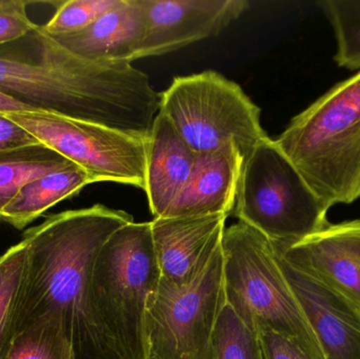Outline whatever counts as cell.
Segmentation results:
<instances>
[{"label": "cell", "instance_id": "24", "mask_svg": "<svg viewBox=\"0 0 360 359\" xmlns=\"http://www.w3.org/2000/svg\"><path fill=\"white\" fill-rule=\"evenodd\" d=\"M25 0H0V46L22 39L38 27L27 14Z\"/></svg>", "mask_w": 360, "mask_h": 359}, {"label": "cell", "instance_id": "3", "mask_svg": "<svg viewBox=\"0 0 360 359\" xmlns=\"http://www.w3.org/2000/svg\"><path fill=\"white\" fill-rule=\"evenodd\" d=\"M275 143L329 210L360 200V72L295 116Z\"/></svg>", "mask_w": 360, "mask_h": 359}, {"label": "cell", "instance_id": "23", "mask_svg": "<svg viewBox=\"0 0 360 359\" xmlns=\"http://www.w3.org/2000/svg\"><path fill=\"white\" fill-rule=\"evenodd\" d=\"M120 0H68L59 1L52 18L42 25L52 36L71 35L90 27Z\"/></svg>", "mask_w": 360, "mask_h": 359}, {"label": "cell", "instance_id": "26", "mask_svg": "<svg viewBox=\"0 0 360 359\" xmlns=\"http://www.w3.org/2000/svg\"><path fill=\"white\" fill-rule=\"evenodd\" d=\"M33 143L39 141L6 116L0 115V151Z\"/></svg>", "mask_w": 360, "mask_h": 359}, {"label": "cell", "instance_id": "16", "mask_svg": "<svg viewBox=\"0 0 360 359\" xmlns=\"http://www.w3.org/2000/svg\"><path fill=\"white\" fill-rule=\"evenodd\" d=\"M168 117L158 112L148 137L146 192L154 218H162L186 187L197 158Z\"/></svg>", "mask_w": 360, "mask_h": 359}, {"label": "cell", "instance_id": "11", "mask_svg": "<svg viewBox=\"0 0 360 359\" xmlns=\"http://www.w3.org/2000/svg\"><path fill=\"white\" fill-rule=\"evenodd\" d=\"M147 32L137 59L162 56L218 35L249 8L247 0H143Z\"/></svg>", "mask_w": 360, "mask_h": 359}, {"label": "cell", "instance_id": "19", "mask_svg": "<svg viewBox=\"0 0 360 359\" xmlns=\"http://www.w3.org/2000/svg\"><path fill=\"white\" fill-rule=\"evenodd\" d=\"M27 265L25 240L0 255V359H6L17 333Z\"/></svg>", "mask_w": 360, "mask_h": 359}, {"label": "cell", "instance_id": "6", "mask_svg": "<svg viewBox=\"0 0 360 359\" xmlns=\"http://www.w3.org/2000/svg\"><path fill=\"white\" fill-rule=\"evenodd\" d=\"M233 212L272 244H292L330 225L329 209L268 135L245 159Z\"/></svg>", "mask_w": 360, "mask_h": 359}, {"label": "cell", "instance_id": "27", "mask_svg": "<svg viewBox=\"0 0 360 359\" xmlns=\"http://www.w3.org/2000/svg\"><path fill=\"white\" fill-rule=\"evenodd\" d=\"M23 111H36V110L0 91V115Z\"/></svg>", "mask_w": 360, "mask_h": 359}, {"label": "cell", "instance_id": "21", "mask_svg": "<svg viewBox=\"0 0 360 359\" xmlns=\"http://www.w3.org/2000/svg\"><path fill=\"white\" fill-rule=\"evenodd\" d=\"M317 4L335 34V63L348 70L359 69L360 0H319Z\"/></svg>", "mask_w": 360, "mask_h": 359}, {"label": "cell", "instance_id": "12", "mask_svg": "<svg viewBox=\"0 0 360 359\" xmlns=\"http://www.w3.org/2000/svg\"><path fill=\"white\" fill-rule=\"evenodd\" d=\"M228 216L154 218L152 240L160 282L173 288L192 284L221 246Z\"/></svg>", "mask_w": 360, "mask_h": 359}, {"label": "cell", "instance_id": "1", "mask_svg": "<svg viewBox=\"0 0 360 359\" xmlns=\"http://www.w3.org/2000/svg\"><path fill=\"white\" fill-rule=\"evenodd\" d=\"M0 91L36 111L51 112L149 136L160 96L132 63L82 58L42 25L0 46Z\"/></svg>", "mask_w": 360, "mask_h": 359}, {"label": "cell", "instance_id": "7", "mask_svg": "<svg viewBox=\"0 0 360 359\" xmlns=\"http://www.w3.org/2000/svg\"><path fill=\"white\" fill-rule=\"evenodd\" d=\"M160 96V112L196 153L235 143L245 159L266 136L259 107L239 84L218 72L179 76Z\"/></svg>", "mask_w": 360, "mask_h": 359}, {"label": "cell", "instance_id": "22", "mask_svg": "<svg viewBox=\"0 0 360 359\" xmlns=\"http://www.w3.org/2000/svg\"><path fill=\"white\" fill-rule=\"evenodd\" d=\"M213 359H264L259 334L224 305L216 325Z\"/></svg>", "mask_w": 360, "mask_h": 359}, {"label": "cell", "instance_id": "18", "mask_svg": "<svg viewBox=\"0 0 360 359\" xmlns=\"http://www.w3.org/2000/svg\"><path fill=\"white\" fill-rule=\"evenodd\" d=\"M73 162L44 143L21 145L0 151V218L19 190L49 173Z\"/></svg>", "mask_w": 360, "mask_h": 359}, {"label": "cell", "instance_id": "15", "mask_svg": "<svg viewBox=\"0 0 360 359\" xmlns=\"http://www.w3.org/2000/svg\"><path fill=\"white\" fill-rule=\"evenodd\" d=\"M146 32L143 0H120L86 29L54 38L70 52L89 60L132 63L137 60Z\"/></svg>", "mask_w": 360, "mask_h": 359}, {"label": "cell", "instance_id": "8", "mask_svg": "<svg viewBox=\"0 0 360 359\" xmlns=\"http://www.w3.org/2000/svg\"><path fill=\"white\" fill-rule=\"evenodd\" d=\"M2 116L82 169L91 183L112 181L145 190L149 136L46 111Z\"/></svg>", "mask_w": 360, "mask_h": 359}, {"label": "cell", "instance_id": "10", "mask_svg": "<svg viewBox=\"0 0 360 359\" xmlns=\"http://www.w3.org/2000/svg\"><path fill=\"white\" fill-rule=\"evenodd\" d=\"M304 275L360 307V219L331 225L292 244H272Z\"/></svg>", "mask_w": 360, "mask_h": 359}, {"label": "cell", "instance_id": "17", "mask_svg": "<svg viewBox=\"0 0 360 359\" xmlns=\"http://www.w3.org/2000/svg\"><path fill=\"white\" fill-rule=\"evenodd\" d=\"M91 183L86 173L75 164L49 173L23 185L4 209L0 221L25 229L55 204L77 195Z\"/></svg>", "mask_w": 360, "mask_h": 359}, {"label": "cell", "instance_id": "25", "mask_svg": "<svg viewBox=\"0 0 360 359\" xmlns=\"http://www.w3.org/2000/svg\"><path fill=\"white\" fill-rule=\"evenodd\" d=\"M264 359H312L298 344L270 329L258 331Z\"/></svg>", "mask_w": 360, "mask_h": 359}, {"label": "cell", "instance_id": "4", "mask_svg": "<svg viewBox=\"0 0 360 359\" xmlns=\"http://www.w3.org/2000/svg\"><path fill=\"white\" fill-rule=\"evenodd\" d=\"M226 305L251 330L270 329L312 359H326L306 314L278 263L272 242L238 221L222 237Z\"/></svg>", "mask_w": 360, "mask_h": 359}, {"label": "cell", "instance_id": "20", "mask_svg": "<svg viewBox=\"0 0 360 359\" xmlns=\"http://www.w3.org/2000/svg\"><path fill=\"white\" fill-rule=\"evenodd\" d=\"M6 359H74L73 346L53 320H38L21 329Z\"/></svg>", "mask_w": 360, "mask_h": 359}, {"label": "cell", "instance_id": "2", "mask_svg": "<svg viewBox=\"0 0 360 359\" xmlns=\"http://www.w3.org/2000/svg\"><path fill=\"white\" fill-rule=\"evenodd\" d=\"M130 223L133 217L124 211L95 204L51 215L27 230L17 332L38 320H53L71 341L74 359H120L95 314L92 278L103 244Z\"/></svg>", "mask_w": 360, "mask_h": 359}, {"label": "cell", "instance_id": "14", "mask_svg": "<svg viewBox=\"0 0 360 359\" xmlns=\"http://www.w3.org/2000/svg\"><path fill=\"white\" fill-rule=\"evenodd\" d=\"M245 157L229 143L214 151L197 154L192 174L166 216H205L234 211Z\"/></svg>", "mask_w": 360, "mask_h": 359}, {"label": "cell", "instance_id": "5", "mask_svg": "<svg viewBox=\"0 0 360 359\" xmlns=\"http://www.w3.org/2000/svg\"><path fill=\"white\" fill-rule=\"evenodd\" d=\"M160 282L151 221L128 223L103 244L93 271V307L120 359H149L148 301Z\"/></svg>", "mask_w": 360, "mask_h": 359}, {"label": "cell", "instance_id": "9", "mask_svg": "<svg viewBox=\"0 0 360 359\" xmlns=\"http://www.w3.org/2000/svg\"><path fill=\"white\" fill-rule=\"evenodd\" d=\"M226 305L224 254L217 249L202 273L186 287L160 282L147 308L149 359H213V339Z\"/></svg>", "mask_w": 360, "mask_h": 359}, {"label": "cell", "instance_id": "13", "mask_svg": "<svg viewBox=\"0 0 360 359\" xmlns=\"http://www.w3.org/2000/svg\"><path fill=\"white\" fill-rule=\"evenodd\" d=\"M276 255L326 359H360V307L300 273Z\"/></svg>", "mask_w": 360, "mask_h": 359}]
</instances>
